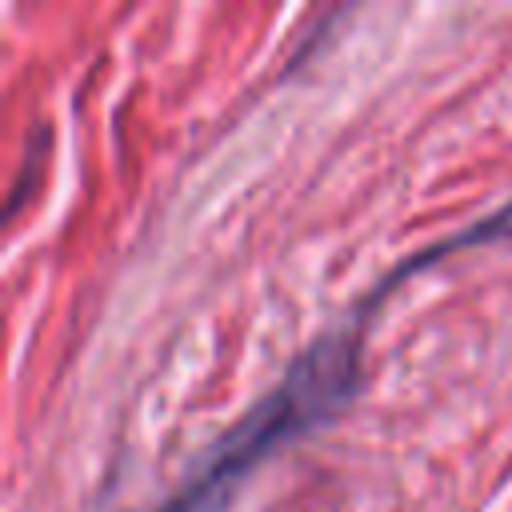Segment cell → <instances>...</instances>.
Wrapping results in <instances>:
<instances>
[{"mask_svg": "<svg viewBox=\"0 0 512 512\" xmlns=\"http://www.w3.org/2000/svg\"><path fill=\"white\" fill-rule=\"evenodd\" d=\"M360 328L364 320H348L324 340H316L280 380V388L216 444V452L200 464V472L164 512H216L256 460H264L280 440L312 428L320 416L340 408L356 384Z\"/></svg>", "mask_w": 512, "mask_h": 512, "instance_id": "obj_1", "label": "cell"}]
</instances>
